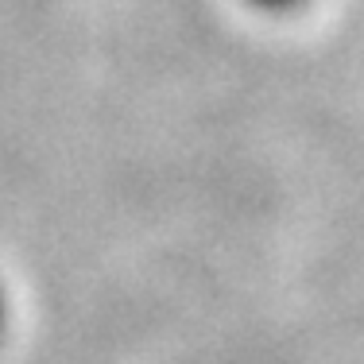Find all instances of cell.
I'll use <instances>...</instances> for the list:
<instances>
[{"label":"cell","mask_w":364,"mask_h":364,"mask_svg":"<svg viewBox=\"0 0 364 364\" xmlns=\"http://www.w3.org/2000/svg\"><path fill=\"white\" fill-rule=\"evenodd\" d=\"M4 314H8V302H4V291H0V326H4Z\"/></svg>","instance_id":"obj_2"},{"label":"cell","mask_w":364,"mask_h":364,"mask_svg":"<svg viewBox=\"0 0 364 364\" xmlns=\"http://www.w3.org/2000/svg\"><path fill=\"white\" fill-rule=\"evenodd\" d=\"M256 4H264V8H291V4H299V0H256Z\"/></svg>","instance_id":"obj_1"}]
</instances>
